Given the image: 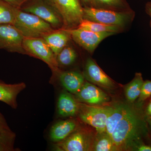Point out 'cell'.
<instances>
[{
	"label": "cell",
	"mask_w": 151,
	"mask_h": 151,
	"mask_svg": "<svg viewBox=\"0 0 151 151\" xmlns=\"http://www.w3.org/2000/svg\"><path fill=\"white\" fill-rule=\"evenodd\" d=\"M145 122L134 109L128 106L126 113L117 125L111 137L117 151L136 149L141 144Z\"/></svg>",
	"instance_id": "6da1fadb"
},
{
	"label": "cell",
	"mask_w": 151,
	"mask_h": 151,
	"mask_svg": "<svg viewBox=\"0 0 151 151\" xmlns=\"http://www.w3.org/2000/svg\"><path fill=\"white\" fill-rule=\"evenodd\" d=\"M83 10L84 19L108 25L116 26L124 29L131 24L135 16L134 11L132 9L117 11L84 6Z\"/></svg>",
	"instance_id": "7a4b0ae2"
},
{
	"label": "cell",
	"mask_w": 151,
	"mask_h": 151,
	"mask_svg": "<svg viewBox=\"0 0 151 151\" xmlns=\"http://www.w3.org/2000/svg\"><path fill=\"white\" fill-rule=\"evenodd\" d=\"M24 38L42 37L54 31L52 26L39 17L18 9L13 24Z\"/></svg>",
	"instance_id": "3957f363"
},
{
	"label": "cell",
	"mask_w": 151,
	"mask_h": 151,
	"mask_svg": "<svg viewBox=\"0 0 151 151\" xmlns=\"http://www.w3.org/2000/svg\"><path fill=\"white\" fill-rule=\"evenodd\" d=\"M77 116L84 123L95 128L97 133L106 132V121L113 109L111 106H100L78 103Z\"/></svg>",
	"instance_id": "277c9868"
},
{
	"label": "cell",
	"mask_w": 151,
	"mask_h": 151,
	"mask_svg": "<svg viewBox=\"0 0 151 151\" xmlns=\"http://www.w3.org/2000/svg\"><path fill=\"white\" fill-rule=\"evenodd\" d=\"M23 47L26 54L42 60L54 73H60L56 55L42 38H24Z\"/></svg>",
	"instance_id": "5b68a950"
},
{
	"label": "cell",
	"mask_w": 151,
	"mask_h": 151,
	"mask_svg": "<svg viewBox=\"0 0 151 151\" xmlns=\"http://www.w3.org/2000/svg\"><path fill=\"white\" fill-rule=\"evenodd\" d=\"M20 9L39 17L55 29L62 28L63 26V21L59 12L46 0H29Z\"/></svg>",
	"instance_id": "8992f818"
},
{
	"label": "cell",
	"mask_w": 151,
	"mask_h": 151,
	"mask_svg": "<svg viewBox=\"0 0 151 151\" xmlns=\"http://www.w3.org/2000/svg\"><path fill=\"white\" fill-rule=\"evenodd\" d=\"M94 138L85 129L78 127L65 139L54 143L53 150L56 151H92Z\"/></svg>",
	"instance_id": "52a82bcc"
},
{
	"label": "cell",
	"mask_w": 151,
	"mask_h": 151,
	"mask_svg": "<svg viewBox=\"0 0 151 151\" xmlns=\"http://www.w3.org/2000/svg\"><path fill=\"white\" fill-rule=\"evenodd\" d=\"M55 7L62 18V28H77L83 19L84 10L80 0H56Z\"/></svg>",
	"instance_id": "ba28073f"
},
{
	"label": "cell",
	"mask_w": 151,
	"mask_h": 151,
	"mask_svg": "<svg viewBox=\"0 0 151 151\" xmlns=\"http://www.w3.org/2000/svg\"><path fill=\"white\" fill-rule=\"evenodd\" d=\"M24 37L14 25L0 24V49L26 54L23 47Z\"/></svg>",
	"instance_id": "9c48e42d"
},
{
	"label": "cell",
	"mask_w": 151,
	"mask_h": 151,
	"mask_svg": "<svg viewBox=\"0 0 151 151\" xmlns=\"http://www.w3.org/2000/svg\"><path fill=\"white\" fill-rule=\"evenodd\" d=\"M68 30L71 39L76 43L90 53L95 50L103 40L116 34L113 32H93L78 28Z\"/></svg>",
	"instance_id": "30bf717a"
},
{
	"label": "cell",
	"mask_w": 151,
	"mask_h": 151,
	"mask_svg": "<svg viewBox=\"0 0 151 151\" xmlns=\"http://www.w3.org/2000/svg\"><path fill=\"white\" fill-rule=\"evenodd\" d=\"M79 103L91 105H100L110 100L108 95L94 84L85 82L79 91L75 94Z\"/></svg>",
	"instance_id": "8fae6325"
},
{
	"label": "cell",
	"mask_w": 151,
	"mask_h": 151,
	"mask_svg": "<svg viewBox=\"0 0 151 151\" xmlns=\"http://www.w3.org/2000/svg\"><path fill=\"white\" fill-rule=\"evenodd\" d=\"M83 75L89 82L103 88L111 89L115 86L113 80L92 58L86 60Z\"/></svg>",
	"instance_id": "7c38bea8"
},
{
	"label": "cell",
	"mask_w": 151,
	"mask_h": 151,
	"mask_svg": "<svg viewBox=\"0 0 151 151\" xmlns=\"http://www.w3.org/2000/svg\"><path fill=\"white\" fill-rule=\"evenodd\" d=\"M24 82L6 84L0 80V101L6 103L13 109L17 108L18 95L26 87Z\"/></svg>",
	"instance_id": "4fadbf2b"
},
{
	"label": "cell",
	"mask_w": 151,
	"mask_h": 151,
	"mask_svg": "<svg viewBox=\"0 0 151 151\" xmlns=\"http://www.w3.org/2000/svg\"><path fill=\"white\" fill-rule=\"evenodd\" d=\"M56 55L67 45L71 36L68 29L61 28L45 34L42 37Z\"/></svg>",
	"instance_id": "5bb4252c"
},
{
	"label": "cell",
	"mask_w": 151,
	"mask_h": 151,
	"mask_svg": "<svg viewBox=\"0 0 151 151\" xmlns=\"http://www.w3.org/2000/svg\"><path fill=\"white\" fill-rule=\"evenodd\" d=\"M78 127L74 120H63L57 122L52 127L49 133L50 140L54 143L59 142L65 139Z\"/></svg>",
	"instance_id": "9a60e30c"
},
{
	"label": "cell",
	"mask_w": 151,
	"mask_h": 151,
	"mask_svg": "<svg viewBox=\"0 0 151 151\" xmlns=\"http://www.w3.org/2000/svg\"><path fill=\"white\" fill-rule=\"evenodd\" d=\"M78 103L70 93L63 91L60 94L58 100L57 112L60 117H73L77 115Z\"/></svg>",
	"instance_id": "2e32d148"
},
{
	"label": "cell",
	"mask_w": 151,
	"mask_h": 151,
	"mask_svg": "<svg viewBox=\"0 0 151 151\" xmlns=\"http://www.w3.org/2000/svg\"><path fill=\"white\" fill-rule=\"evenodd\" d=\"M58 74L60 84L70 94H76L85 82L84 76L78 71L60 72Z\"/></svg>",
	"instance_id": "e0dca14e"
},
{
	"label": "cell",
	"mask_w": 151,
	"mask_h": 151,
	"mask_svg": "<svg viewBox=\"0 0 151 151\" xmlns=\"http://www.w3.org/2000/svg\"><path fill=\"white\" fill-rule=\"evenodd\" d=\"M129 105L118 104L113 106V109L108 116L106 124V132L111 136L117 125L124 117Z\"/></svg>",
	"instance_id": "ac0fdd59"
},
{
	"label": "cell",
	"mask_w": 151,
	"mask_h": 151,
	"mask_svg": "<svg viewBox=\"0 0 151 151\" xmlns=\"http://www.w3.org/2000/svg\"><path fill=\"white\" fill-rule=\"evenodd\" d=\"M144 80L141 73H137L134 77L125 88V94L128 102L133 103L139 97Z\"/></svg>",
	"instance_id": "d6986e66"
},
{
	"label": "cell",
	"mask_w": 151,
	"mask_h": 151,
	"mask_svg": "<svg viewBox=\"0 0 151 151\" xmlns=\"http://www.w3.org/2000/svg\"><path fill=\"white\" fill-rule=\"evenodd\" d=\"M78 28L95 32H113L116 33L122 32L124 29L116 26H110L83 19Z\"/></svg>",
	"instance_id": "ffe728a7"
},
{
	"label": "cell",
	"mask_w": 151,
	"mask_h": 151,
	"mask_svg": "<svg viewBox=\"0 0 151 151\" xmlns=\"http://www.w3.org/2000/svg\"><path fill=\"white\" fill-rule=\"evenodd\" d=\"M93 7L117 11L132 9L127 0H92Z\"/></svg>",
	"instance_id": "44dd1931"
},
{
	"label": "cell",
	"mask_w": 151,
	"mask_h": 151,
	"mask_svg": "<svg viewBox=\"0 0 151 151\" xmlns=\"http://www.w3.org/2000/svg\"><path fill=\"white\" fill-rule=\"evenodd\" d=\"M92 151H117L112 138L106 132L97 133L94 136Z\"/></svg>",
	"instance_id": "7402d4cb"
},
{
	"label": "cell",
	"mask_w": 151,
	"mask_h": 151,
	"mask_svg": "<svg viewBox=\"0 0 151 151\" xmlns=\"http://www.w3.org/2000/svg\"><path fill=\"white\" fill-rule=\"evenodd\" d=\"M18 9L0 0V24L13 25Z\"/></svg>",
	"instance_id": "603a6c76"
},
{
	"label": "cell",
	"mask_w": 151,
	"mask_h": 151,
	"mask_svg": "<svg viewBox=\"0 0 151 151\" xmlns=\"http://www.w3.org/2000/svg\"><path fill=\"white\" fill-rule=\"evenodd\" d=\"M77 57V53L73 47H65L56 56L58 66H67L73 64Z\"/></svg>",
	"instance_id": "cb8c5ba5"
},
{
	"label": "cell",
	"mask_w": 151,
	"mask_h": 151,
	"mask_svg": "<svg viewBox=\"0 0 151 151\" xmlns=\"http://www.w3.org/2000/svg\"><path fill=\"white\" fill-rule=\"evenodd\" d=\"M16 134L10 129L0 132V151H17L14 148Z\"/></svg>",
	"instance_id": "d4e9b609"
},
{
	"label": "cell",
	"mask_w": 151,
	"mask_h": 151,
	"mask_svg": "<svg viewBox=\"0 0 151 151\" xmlns=\"http://www.w3.org/2000/svg\"><path fill=\"white\" fill-rule=\"evenodd\" d=\"M151 96V81H144L139 100L140 103L144 102Z\"/></svg>",
	"instance_id": "484cf974"
},
{
	"label": "cell",
	"mask_w": 151,
	"mask_h": 151,
	"mask_svg": "<svg viewBox=\"0 0 151 151\" xmlns=\"http://www.w3.org/2000/svg\"><path fill=\"white\" fill-rule=\"evenodd\" d=\"M16 8L20 9L22 6L29 0H3Z\"/></svg>",
	"instance_id": "4316f807"
},
{
	"label": "cell",
	"mask_w": 151,
	"mask_h": 151,
	"mask_svg": "<svg viewBox=\"0 0 151 151\" xmlns=\"http://www.w3.org/2000/svg\"><path fill=\"white\" fill-rule=\"evenodd\" d=\"M10 129L4 115L0 113V132Z\"/></svg>",
	"instance_id": "83f0119b"
},
{
	"label": "cell",
	"mask_w": 151,
	"mask_h": 151,
	"mask_svg": "<svg viewBox=\"0 0 151 151\" xmlns=\"http://www.w3.org/2000/svg\"><path fill=\"white\" fill-rule=\"evenodd\" d=\"M135 150L138 151H151V146L141 144L136 147Z\"/></svg>",
	"instance_id": "f1b7e54d"
},
{
	"label": "cell",
	"mask_w": 151,
	"mask_h": 151,
	"mask_svg": "<svg viewBox=\"0 0 151 151\" xmlns=\"http://www.w3.org/2000/svg\"><path fill=\"white\" fill-rule=\"evenodd\" d=\"M145 11L146 14L150 17L151 18V1L146 3L145 6Z\"/></svg>",
	"instance_id": "f546056e"
},
{
	"label": "cell",
	"mask_w": 151,
	"mask_h": 151,
	"mask_svg": "<svg viewBox=\"0 0 151 151\" xmlns=\"http://www.w3.org/2000/svg\"><path fill=\"white\" fill-rule=\"evenodd\" d=\"M80 1L84 5V6L93 7V3L92 0H80Z\"/></svg>",
	"instance_id": "4dcf8cb0"
},
{
	"label": "cell",
	"mask_w": 151,
	"mask_h": 151,
	"mask_svg": "<svg viewBox=\"0 0 151 151\" xmlns=\"http://www.w3.org/2000/svg\"><path fill=\"white\" fill-rule=\"evenodd\" d=\"M147 113L149 116H151V100L147 108Z\"/></svg>",
	"instance_id": "1f68e13d"
},
{
	"label": "cell",
	"mask_w": 151,
	"mask_h": 151,
	"mask_svg": "<svg viewBox=\"0 0 151 151\" xmlns=\"http://www.w3.org/2000/svg\"><path fill=\"white\" fill-rule=\"evenodd\" d=\"M49 3H50L51 4L54 6L55 7V2H56V0H46ZM56 8V7H55Z\"/></svg>",
	"instance_id": "d6a6232c"
},
{
	"label": "cell",
	"mask_w": 151,
	"mask_h": 151,
	"mask_svg": "<svg viewBox=\"0 0 151 151\" xmlns=\"http://www.w3.org/2000/svg\"><path fill=\"white\" fill-rule=\"evenodd\" d=\"M149 122L150 123V125L151 127V116H150V117L148 118Z\"/></svg>",
	"instance_id": "836d02e7"
},
{
	"label": "cell",
	"mask_w": 151,
	"mask_h": 151,
	"mask_svg": "<svg viewBox=\"0 0 151 151\" xmlns=\"http://www.w3.org/2000/svg\"><path fill=\"white\" fill-rule=\"evenodd\" d=\"M150 28H151V18L150 21Z\"/></svg>",
	"instance_id": "e575fe53"
}]
</instances>
